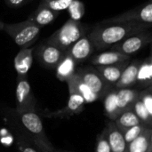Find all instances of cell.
<instances>
[{"mask_svg": "<svg viewBox=\"0 0 152 152\" xmlns=\"http://www.w3.org/2000/svg\"><path fill=\"white\" fill-rule=\"evenodd\" d=\"M152 41L151 29L142 31L137 34H134L123 41L113 45L110 46V50L121 53L123 54L131 56L132 54L136 53L141 51L143 47L151 44Z\"/></svg>", "mask_w": 152, "mask_h": 152, "instance_id": "8992f818", "label": "cell"}, {"mask_svg": "<svg viewBox=\"0 0 152 152\" xmlns=\"http://www.w3.org/2000/svg\"><path fill=\"white\" fill-rule=\"evenodd\" d=\"M58 152H69V151H58Z\"/></svg>", "mask_w": 152, "mask_h": 152, "instance_id": "e575fe53", "label": "cell"}, {"mask_svg": "<svg viewBox=\"0 0 152 152\" xmlns=\"http://www.w3.org/2000/svg\"><path fill=\"white\" fill-rule=\"evenodd\" d=\"M66 52L45 43L38 45L35 50V56L42 66L47 69H55Z\"/></svg>", "mask_w": 152, "mask_h": 152, "instance_id": "ba28073f", "label": "cell"}, {"mask_svg": "<svg viewBox=\"0 0 152 152\" xmlns=\"http://www.w3.org/2000/svg\"><path fill=\"white\" fill-rule=\"evenodd\" d=\"M59 14L60 12L53 11L42 4H39L38 7L32 13L29 14L28 20H31L38 27L42 28L53 22Z\"/></svg>", "mask_w": 152, "mask_h": 152, "instance_id": "ac0fdd59", "label": "cell"}, {"mask_svg": "<svg viewBox=\"0 0 152 152\" xmlns=\"http://www.w3.org/2000/svg\"><path fill=\"white\" fill-rule=\"evenodd\" d=\"M36 145L38 147L40 152H54L53 150L52 149V146L50 143H44L42 142H38V141H34Z\"/></svg>", "mask_w": 152, "mask_h": 152, "instance_id": "4dcf8cb0", "label": "cell"}, {"mask_svg": "<svg viewBox=\"0 0 152 152\" xmlns=\"http://www.w3.org/2000/svg\"><path fill=\"white\" fill-rule=\"evenodd\" d=\"M5 4L12 8H19L25 4L28 1L27 0H4Z\"/></svg>", "mask_w": 152, "mask_h": 152, "instance_id": "1f68e13d", "label": "cell"}, {"mask_svg": "<svg viewBox=\"0 0 152 152\" xmlns=\"http://www.w3.org/2000/svg\"><path fill=\"white\" fill-rule=\"evenodd\" d=\"M15 96L16 110L19 114L25 111L35 110V99L31 91V86L26 77H17Z\"/></svg>", "mask_w": 152, "mask_h": 152, "instance_id": "52a82bcc", "label": "cell"}, {"mask_svg": "<svg viewBox=\"0 0 152 152\" xmlns=\"http://www.w3.org/2000/svg\"><path fill=\"white\" fill-rule=\"evenodd\" d=\"M95 152H111L110 146L109 144V142H108L103 131L97 136Z\"/></svg>", "mask_w": 152, "mask_h": 152, "instance_id": "f546056e", "label": "cell"}, {"mask_svg": "<svg viewBox=\"0 0 152 152\" xmlns=\"http://www.w3.org/2000/svg\"><path fill=\"white\" fill-rule=\"evenodd\" d=\"M130 61H126L113 65L108 66H94V69L99 72L104 81L110 86H115L117 82L119 80L122 72L128 65Z\"/></svg>", "mask_w": 152, "mask_h": 152, "instance_id": "4fadbf2b", "label": "cell"}, {"mask_svg": "<svg viewBox=\"0 0 152 152\" xmlns=\"http://www.w3.org/2000/svg\"><path fill=\"white\" fill-rule=\"evenodd\" d=\"M151 28V24L140 22H127L116 24H98L91 28L88 37L95 50H102L116 45L134 34Z\"/></svg>", "mask_w": 152, "mask_h": 152, "instance_id": "6da1fadb", "label": "cell"}, {"mask_svg": "<svg viewBox=\"0 0 152 152\" xmlns=\"http://www.w3.org/2000/svg\"><path fill=\"white\" fill-rule=\"evenodd\" d=\"M72 1L73 0H42L40 4L53 11L60 12L61 11L68 9Z\"/></svg>", "mask_w": 152, "mask_h": 152, "instance_id": "4316f807", "label": "cell"}, {"mask_svg": "<svg viewBox=\"0 0 152 152\" xmlns=\"http://www.w3.org/2000/svg\"><path fill=\"white\" fill-rule=\"evenodd\" d=\"M127 152H152V129L146 127L144 131L127 145Z\"/></svg>", "mask_w": 152, "mask_h": 152, "instance_id": "ffe728a7", "label": "cell"}, {"mask_svg": "<svg viewBox=\"0 0 152 152\" xmlns=\"http://www.w3.org/2000/svg\"><path fill=\"white\" fill-rule=\"evenodd\" d=\"M91 28L81 21L69 19L59 29L53 33L44 43L66 52L76 41L86 35Z\"/></svg>", "mask_w": 152, "mask_h": 152, "instance_id": "7a4b0ae2", "label": "cell"}, {"mask_svg": "<svg viewBox=\"0 0 152 152\" xmlns=\"http://www.w3.org/2000/svg\"><path fill=\"white\" fill-rule=\"evenodd\" d=\"M104 113L113 122L120 115L117 102V88H111L102 98Z\"/></svg>", "mask_w": 152, "mask_h": 152, "instance_id": "7402d4cb", "label": "cell"}, {"mask_svg": "<svg viewBox=\"0 0 152 152\" xmlns=\"http://www.w3.org/2000/svg\"><path fill=\"white\" fill-rule=\"evenodd\" d=\"M136 84L143 89L151 86L152 84V58L150 55L140 64Z\"/></svg>", "mask_w": 152, "mask_h": 152, "instance_id": "603a6c76", "label": "cell"}, {"mask_svg": "<svg viewBox=\"0 0 152 152\" xmlns=\"http://www.w3.org/2000/svg\"><path fill=\"white\" fill-rule=\"evenodd\" d=\"M147 126H145L144 125H137L134 126H132L125 131L122 132L124 139L126 141V143L128 145L129 143H131L134 140H135L146 128Z\"/></svg>", "mask_w": 152, "mask_h": 152, "instance_id": "83f0119b", "label": "cell"}, {"mask_svg": "<svg viewBox=\"0 0 152 152\" xmlns=\"http://www.w3.org/2000/svg\"><path fill=\"white\" fill-rule=\"evenodd\" d=\"M67 84L69 88L76 91L84 99L86 103H92L99 100L98 96L81 80L76 73L67 81Z\"/></svg>", "mask_w": 152, "mask_h": 152, "instance_id": "e0dca14e", "label": "cell"}, {"mask_svg": "<svg viewBox=\"0 0 152 152\" xmlns=\"http://www.w3.org/2000/svg\"><path fill=\"white\" fill-rule=\"evenodd\" d=\"M130 60H131V56L123 54L116 51L110 50L94 55L90 59V62L94 66H108V65H113Z\"/></svg>", "mask_w": 152, "mask_h": 152, "instance_id": "9a60e30c", "label": "cell"}, {"mask_svg": "<svg viewBox=\"0 0 152 152\" xmlns=\"http://www.w3.org/2000/svg\"><path fill=\"white\" fill-rule=\"evenodd\" d=\"M103 133L109 142L111 152H127V144L126 143L123 134L113 121L107 123Z\"/></svg>", "mask_w": 152, "mask_h": 152, "instance_id": "7c38bea8", "label": "cell"}, {"mask_svg": "<svg viewBox=\"0 0 152 152\" xmlns=\"http://www.w3.org/2000/svg\"><path fill=\"white\" fill-rule=\"evenodd\" d=\"M27 1H28H28H30V0H27Z\"/></svg>", "mask_w": 152, "mask_h": 152, "instance_id": "d590c367", "label": "cell"}, {"mask_svg": "<svg viewBox=\"0 0 152 152\" xmlns=\"http://www.w3.org/2000/svg\"><path fill=\"white\" fill-rule=\"evenodd\" d=\"M127 22H140V23H152V1L150 0L139 6L134 7L124 13L114 16L112 18L103 20L101 24H116Z\"/></svg>", "mask_w": 152, "mask_h": 152, "instance_id": "277c9868", "label": "cell"}, {"mask_svg": "<svg viewBox=\"0 0 152 152\" xmlns=\"http://www.w3.org/2000/svg\"><path fill=\"white\" fill-rule=\"evenodd\" d=\"M68 11H69V16H70L69 19H71L73 20L81 21L82 18L85 15V12H86L85 4L80 0H73L71 2V4L69 5Z\"/></svg>", "mask_w": 152, "mask_h": 152, "instance_id": "484cf974", "label": "cell"}, {"mask_svg": "<svg viewBox=\"0 0 152 152\" xmlns=\"http://www.w3.org/2000/svg\"><path fill=\"white\" fill-rule=\"evenodd\" d=\"M20 118L24 127L33 135L34 141L42 142L44 143H50L45 134L41 118L35 112V110L20 113Z\"/></svg>", "mask_w": 152, "mask_h": 152, "instance_id": "9c48e42d", "label": "cell"}, {"mask_svg": "<svg viewBox=\"0 0 152 152\" xmlns=\"http://www.w3.org/2000/svg\"><path fill=\"white\" fill-rule=\"evenodd\" d=\"M132 110L134 112V114L138 117V118L141 120L142 124L144 125L147 127L151 128L152 126V115H151L146 108L143 106L142 102L139 100V98L134 102Z\"/></svg>", "mask_w": 152, "mask_h": 152, "instance_id": "d4e9b609", "label": "cell"}, {"mask_svg": "<svg viewBox=\"0 0 152 152\" xmlns=\"http://www.w3.org/2000/svg\"><path fill=\"white\" fill-rule=\"evenodd\" d=\"M41 28L29 20H26L18 23L4 24V31H5L14 43L21 48H27L33 44L39 37Z\"/></svg>", "mask_w": 152, "mask_h": 152, "instance_id": "3957f363", "label": "cell"}, {"mask_svg": "<svg viewBox=\"0 0 152 152\" xmlns=\"http://www.w3.org/2000/svg\"><path fill=\"white\" fill-rule=\"evenodd\" d=\"M141 62V60H134L133 61H130L122 72L119 80L117 82L114 87L117 89H124L131 88L132 86H134L136 84L137 73Z\"/></svg>", "mask_w": 152, "mask_h": 152, "instance_id": "5bb4252c", "label": "cell"}, {"mask_svg": "<svg viewBox=\"0 0 152 152\" xmlns=\"http://www.w3.org/2000/svg\"><path fill=\"white\" fill-rule=\"evenodd\" d=\"M77 65V62L66 52L65 55L55 68L57 78L61 82H67L75 74Z\"/></svg>", "mask_w": 152, "mask_h": 152, "instance_id": "44dd1931", "label": "cell"}, {"mask_svg": "<svg viewBox=\"0 0 152 152\" xmlns=\"http://www.w3.org/2000/svg\"><path fill=\"white\" fill-rule=\"evenodd\" d=\"M21 152H37V151H35L34 149L32 148H29V147H25L21 150Z\"/></svg>", "mask_w": 152, "mask_h": 152, "instance_id": "d6a6232c", "label": "cell"}, {"mask_svg": "<svg viewBox=\"0 0 152 152\" xmlns=\"http://www.w3.org/2000/svg\"><path fill=\"white\" fill-rule=\"evenodd\" d=\"M116 126L121 131H125L132 126H137V125H142L141 120L138 118V117L134 114V112L130 110L122 112L117 119L114 121Z\"/></svg>", "mask_w": 152, "mask_h": 152, "instance_id": "cb8c5ba5", "label": "cell"}, {"mask_svg": "<svg viewBox=\"0 0 152 152\" xmlns=\"http://www.w3.org/2000/svg\"><path fill=\"white\" fill-rule=\"evenodd\" d=\"M4 24L2 20H0V30H4Z\"/></svg>", "mask_w": 152, "mask_h": 152, "instance_id": "836d02e7", "label": "cell"}, {"mask_svg": "<svg viewBox=\"0 0 152 152\" xmlns=\"http://www.w3.org/2000/svg\"><path fill=\"white\" fill-rule=\"evenodd\" d=\"M139 100L146 108L148 112L152 115V87L149 86L139 92Z\"/></svg>", "mask_w": 152, "mask_h": 152, "instance_id": "f1b7e54d", "label": "cell"}, {"mask_svg": "<svg viewBox=\"0 0 152 152\" xmlns=\"http://www.w3.org/2000/svg\"><path fill=\"white\" fill-rule=\"evenodd\" d=\"M33 48H21L14 58V69L18 77H27L33 63Z\"/></svg>", "mask_w": 152, "mask_h": 152, "instance_id": "2e32d148", "label": "cell"}, {"mask_svg": "<svg viewBox=\"0 0 152 152\" xmlns=\"http://www.w3.org/2000/svg\"><path fill=\"white\" fill-rule=\"evenodd\" d=\"M69 98L68 104L61 110L47 114L48 118H66L73 115L79 114L83 111L85 104H86L84 99L76 91L72 89L69 88Z\"/></svg>", "mask_w": 152, "mask_h": 152, "instance_id": "30bf717a", "label": "cell"}, {"mask_svg": "<svg viewBox=\"0 0 152 152\" xmlns=\"http://www.w3.org/2000/svg\"><path fill=\"white\" fill-rule=\"evenodd\" d=\"M139 92L132 88L117 89V102L120 114L132 110L134 102L139 98Z\"/></svg>", "mask_w": 152, "mask_h": 152, "instance_id": "d6986e66", "label": "cell"}, {"mask_svg": "<svg viewBox=\"0 0 152 152\" xmlns=\"http://www.w3.org/2000/svg\"><path fill=\"white\" fill-rule=\"evenodd\" d=\"M87 34L80 37L66 51L67 53L77 62V64L86 61L95 50Z\"/></svg>", "mask_w": 152, "mask_h": 152, "instance_id": "8fae6325", "label": "cell"}, {"mask_svg": "<svg viewBox=\"0 0 152 152\" xmlns=\"http://www.w3.org/2000/svg\"><path fill=\"white\" fill-rule=\"evenodd\" d=\"M81 80L98 96L99 99H102L104 95L112 88L108 85L94 67L86 66L76 69L75 72Z\"/></svg>", "mask_w": 152, "mask_h": 152, "instance_id": "5b68a950", "label": "cell"}]
</instances>
